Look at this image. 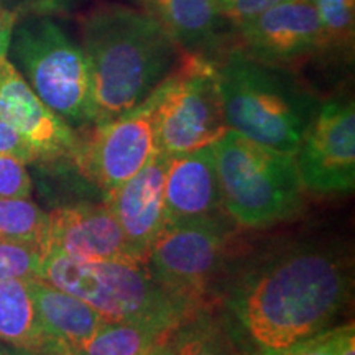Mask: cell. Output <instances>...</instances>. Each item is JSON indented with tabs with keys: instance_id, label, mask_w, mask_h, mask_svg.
I'll return each mask as SVG.
<instances>
[{
	"instance_id": "cell-27",
	"label": "cell",
	"mask_w": 355,
	"mask_h": 355,
	"mask_svg": "<svg viewBox=\"0 0 355 355\" xmlns=\"http://www.w3.org/2000/svg\"><path fill=\"white\" fill-rule=\"evenodd\" d=\"M331 355H355V327L354 322L329 327L324 331Z\"/></svg>"
},
{
	"instance_id": "cell-9",
	"label": "cell",
	"mask_w": 355,
	"mask_h": 355,
	"mask_svg": "<svg viewBox=\"0 0 355 355\" xmlns=\"http://www.w3.org/2000/svg\"><path fill=\"white\" fill-rule=\"evenodd\" d=\"M157 89L141 104L104 123L79 132L74 166L104 196L144 170L159 153L157 140Z\"/></svg>"
},
{
	"instance_id": "cell-20",
	"label": "cell",
	"mask_w": 355,
	"mask_h": 355,
	"mask_svg": "<svg viewBox=\"0 0 355 355\" xmlns=\"http://www.w3.org/2000/svg\"><path fill=\"white\" fill-rule=\"evenodd\" d=\"M48 212L28 199H0V242L26 243L46 254Z\"/></svg>"
},
{
	"instance_id": "cell-10",
	"label": "cell",
	"mask_w": 355,
	"mask_h": 355,
	"mask_svg": "<svg viewBox=\"0 0 355 355\" xmlns=\"http://www.w3.org/2000/svg\"><path fill=\"white\" fill-rule=\"evenodd\" d=\"M303 189L319 196L355 188V109L347 99L321 102L295 152Z\"/></svg>"
},
{
	"instance_id": "cell-7",
	"label": "cell",
	"mask_w": 355,
	"mask_h": 355,
	"mask_svg": "<svg viewBox=\"0 0 355 355\" xmlns=\"http://www.w3.org/2000/svg\"><path fill=\"white\" fill-rule=\"evenodd\" d=\"M157 92L158 148L168 157L214 145L229 130L211 58L181 51Z\"/></svg>"
},
{
	"instance_id": "cell-2",
	"label": "cell",
	"mask_w": 355,
	"mask_h": 355,
	"mask_svg": "<svg viewBox=\"0 0 355 355\" xmlns=\"http://www.w3.org/2000/svg\"><path fill=\"white\" fill-rule=\"evenodd\" d=\"M81 33L91 74L92 125L141 104L183 51L152 15L121 3H97L81 19Z\"/></svg>"
},
{
	"instance_id": "cell-8",
	"label": "cell",
	"mask_w": 355,
	"mask_h": 355,
	"mask_svg": "<svg viewBox=\"0 0 355 355\" xmlns=\"http://www.w3.org/2000/svg\"><path fill=\"white\" fill-rule=\"evenodd\" d=\"M230 220L220 214L165 227L146 254L145 266L171 295L204 308L207 288L227 254Z\"/></svg>"
},
{
	"instance_id": "cell-3",
	"label": "cell",
	"mask_w": 355,
	"mask_h": 355,
	"mask_svg": "<svg viewBox=\"0 0 355 355\" xmlns=\"http://www.w3.org/2000/svg\"><path fill=\"white\" fill-rule=\"evenodd\" d=\"M212 61L229 130L295 155L321 101L288 68L261 63L237 46Z\"/></svg>"
},
{
	"instance_id": "cell-1",
	"label": "cell",
	"mask_w": 355,
	"mask_h": 355,
	"mask_svg": "<svg viewBox=\"0 0 355 355\" xmlns=\"http://www.w3.org/2000/svg\"><path fill=\"white\" fill-rule=\"evenodd\" d=\"M350 266L298 243L242 272L222 296V329L245 355H285L327 331L347 304Z\"/></svg>"
},
{
	"instance_id": "cell-28",
	"label": "cell",
	"mask_w": 355,
	"mask_h": 355,
	"mask_svg": "<svg viewBox=\"0 0 355 355\" xmlns=\"http://www.w3.org/2000/svg\"><path fill=\"white\" fill-rule=\"evenodd\" d=\"M74 0H21V10L28 15H48L66 10Z\"/></svg>"
},
{
	"instance_id": "cell-18",
	"label": "cell",
	"mask_w": 355,
	"mask_h": 355,
	"mask_svg": "<svg viewBox=\"0 0 355 355\" xmlns=\"http://www.w3.org/2000/svg\"><path fill=\"white\" fill-rule=\"evenodd\" d=\"M53 340L38 316L30 279L0 282V343L42 355Z\"/></svg>"
},
{
	"instance_id": "cell-32",
	"label": "cell",
	"mask_w": 355,
	"mask_h": 355,
	"mask_svg": "<svg viewBox=\"0 0 355 355\" xmlns=\"http://www.w3.org/2000/svg\"><path fill=\"white\" fill-rule=\"evenodd\" d=\"M0 355H35V354L28 352V350L17 349V347H12V345H8V344L0 343Z\"/></svg>"
},
{
	"instance_id": "cell-17",
	"label": "cell",
	"mask_w": 355,
	"mask_h": 355,
	"mask_svg": "<svg viewBox=\"0 0 355 355\" xmlns=\"http://www.w3.org/2000/svg\"><path fill=\"white\" fill-rule=\"evenodd\" d=\"M30 288L44 331L53 339L81 349L105 321L83 300L50 285L42 278L30 279Z\"/></svg>"
},
{
	"instance_id": "cell-14",
	"label": "cell",
	"mask_w": 355,
	"mask_h": 355,
	"mask_svg": "<svg viewBox=\"0 0 355 355\" xmlns=\"http://www.w3.org/2000/svg\"><path fill=\"white\" fill-rule=\"evenodd\" d=\"M168 155L159 152L144 170L105 196L128 245L145 263L146 254L165 229V175Z\"/></svg>"
},
{
	"instance_id": "cell-6",
	"label": "cell",
	"mask_w": 355,
	"mask_h": 355,
	"mask_svg": "<svg viewBox=\"0 0 355 355\" xmlns=\"http://www.w3.org/2000/svg\"><path fill=\"white\" fill-rule=\"evenodd\" d=\"M12 55L33 92L74 130L92 125L91 74L83 48L46 15L13 28Z\"/></svg>"
},
{
	"instance_id": "cell-16",
	"label": "cell",
	"mask_w": 355,
	"mask_h": 355,
	"mask_svg": "<svg viewBox=\"0 0 355 355\" xmlns=\"http://www.w3.org/2000/svg\"><path fill=\"white\" fill-rule=\"evenodd\" d=\"M183 51L211 58L224 24L216 0H137Z\"/></svg>"
},
{
	"instance_id": "cell-31",
	"label": "cell",
	"mask_w": 355,
	"mask_h": 355,
	"mask_svg": "<svg viewBox=\"0 0 355 355\" xmlns=\"http://www.w3.org/2000/svg\"><path fill=\"white\" fill-rule=\"evenodd\" d=\"M148 355H178V352L175 349V344H173V339L170 337L165 343L159 344L158 347H155Z\"/></svg>"
},
{
	"instance_id": "cell-15",
	"label": "cell",
	"mask_w": 355,
	"mask_h": 355,
	"mask_svg": "<svg viewBox=\"0 0 355 355\" xmlns=\"http://www.w3.org/2000/svg\"><path fill=\"white\" fill-rule=\"evenodd\" d=\"M225 214L211 146L168 157L165 227Z\"/></svg>"
},
{
	"instance_id": "cell-4",
	"label": "cell",
	"mask_w": 355,
	"mask_h": 355,
	"mask_svg": "<svg viewBox=\"0 0 355 355\" xmlns=\"http://www.w3.org/2000/svg\"><path fill=\"white\" fill-rule=\"evenodd\" d=\"M40 278L83 300L107 322L152 321L178 327L202 309L171 295L145 263L87 261L50 250Z\"/></svg>"
},
{
	"instance_id": "cell-21",
	"label": "cell",
	"mask_w": 355,
	"mask_h": 355,
	"mask_svg": "<svg viewBox=\"0 0 355 355\" xmlns=\"http://www.w3.org/2000/svg\"><path fill=\"white\" fill-rule=\"evenodd\" d=\"M178 355H230V340L206 309L194 311L171 336Z\"/></svg>"
},
{
	"instance_id": "cell-19",
	"label": "cell",
	"mask_w": 355,
	"mask_h": 355,
	"mask_svg": "<svg viewBox=\"0 0 355 355\" xmlns=\"http://www.w3.org/2000/svg\"><path fill=\"white\" fill-rule=\"evenodd\" d=\"M175 329L152 321L104 322L81 350L86 355H148L170 339Z\"/></svg>"
},
{
	"instance_id": "cell-12",
	"label": "cell",
	"mask_w": 355,
	"mask_h": 355,
	"mask_svg": "<svg viewBox=\"0 0 355 355\" xmlns=\"http://www.w3.org/2000/svg\"><path fill=\"white\" fill-rule=\"evenodd\" d=\"M0 117L37 153L38 162H73L79 132L53 112L28 86L13 63L0 60Z\"/></svg>"
},
{
	"instance_id": "cell-26",
	"label": "cell",
	"mask_w": 355,
	"mask_h": 355,
	"mask_svg": "<svg viewBox=\"0 0 355 355\" xmlns=\"http://www.w3.org/2000/svg\"><path fill=\"white\" fill-rule=\"evenodd\" d=\"M0 153L19 158L25 165L38 162L37 153L33 152L32 146L26 144L24 137L2 117H0Z\"/></svg>"
},
{
	"instance_id": "cell-11",
	"label": "cell",
	"mask_w": 355,
	"mask_h": 355,
	"mask_svg": "<svg viewBox=\"0 0 355 355\" xmlns=\"http://www.w3.org/2000/svg\"><path fill=\"white\" fill-rule=\"evenodd\" d=\"M239 50L261 63L288 68L324 53L313 0H282L234 30Z\"/></svg>"
},
{
	"instance_id": "cell-24",
	"label": "cell",
	"mask_w": 355,
	"mask_h": 355,
	"mask_svg": "<svg viewBox=\"0 0 355 355\" xmlns=\"http://www.w3.org/2000/svg\"><path fill=\"white\" fill-rule=\"evenodd\" d=\"M32 178L21 159L0 153V199H28Z\"/></svg>"
},
{
	"instance_id": "cell-29",
	"label": "cell",
	"mask_w": 355,
	"mask_h": 355,
	"mask_svg": "<svg viewBox=\"0 0 355 355\" xmlns=\"http://www.w3.org/2000/svg\"><path fill=\"white\" fill-rule=\"evenodd\" d=\"M17 15H19L17 12L0 7V60L7 58V53L10 50V42L13 28H15L17 24Z\"/></svg>"
},
{
	"instance_id": "cell-13",
	"label": "cell",
	"mask_w": 355,
	"mask_h": 355,
	"mask_svg": "<svg viewBox=\"0 0 355 355\" xmlns=\"http://www.w3.org/2000/svg\"><path fill=\"white\" fill-rule=\"evenodd\" d=\"M46 252L87 261L144 263L128 245L117 219L105 202H76L50 212Z\"/></svg>"
},
{
	"instance_id": "cell-30",
	"label": "cell",
	"mask_w": 355,
	"mask_h": 355,
	"mask_svg": "<svg viewBox=\"0 0 355 355\" xmlns=\"http://www.w3.org/2000/svg\"><path fill=\"white\" fill-rule=\"evenodd\" d=\"M42 355H86L81 349L73 347V345L63 343V340H53V343L44 349Z\"/></svg>"
},
{
	"instance_id": "cell-5",
	"label": "cell",
	"mask_w": 355,
	"mask_h": 355,
	"mask_svg": "<svg viewBox=\"0 0 355 355\" xmlns=\"http://www.w3.org/2000/svg\"><path fill=\"white\" fill-rule=\"evenodd\" d=\"M222 206L232 222L261 229L296 216L303 207L295 155L227 130L212 145Z\"/></svg>"
},
{
	"instance_id": "cell-25",
	"label": "cell",
	"mask_w": 355,
	"mask_h": 355,
	"mask_svg": "<svg viewBox=\"0 0 355 355\" xmlns=\"http://www.w3.org/2000/svg\"><path fill=\"white\" fill-rule=\"evenodd\" d=\"M216 2L224 24L235 30L282 0H216Z\"/></svg>"
},
{
	"instance_id": "cell-23",
	"label": "cell",
	"mask_w": 355,
	"mask_h": 355,
	"mask_svg": "<svg viewBox=\"0 0 355 355\" xmlns=\"http://www.w3.org/2000/svg\"><path fill=\"white\" fill-rule=\"evenodd\" d=\"M43 250L26 243L0 242V282L42 277Z\"/></svg>"
},
{
	"instance_id": "cell-22",
	"label": "cell",
	"mask_w": 355,
	"mask_h": 355,
	"mask_svg": "<svg viewBox=\"0 0 355 355\" xmlns=\"http://www.w3.org/2000/svg\"><path fill=\"white\" fill-rule=\"evenodd\" d=\"M321 24L324 53H350L354 44L355 0H313Z\"/></svg>"
}]
</instances>
